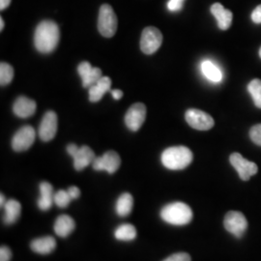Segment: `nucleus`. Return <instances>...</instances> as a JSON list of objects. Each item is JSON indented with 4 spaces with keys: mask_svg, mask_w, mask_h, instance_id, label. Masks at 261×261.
Wrapping results in <instances>:
<instances>
[{
    "mask_svg": "<svg viewBox=\"0 0 261 261\" xmlns=\"http://www.w3.org/2000/svg\"><path fill=\"white\" fill-rule=\"evenodd\" d=\"M60 39L59 28L55 21L43 20L38 24L34 35V44L38 51L49 54L56 49Z\"/></svg>",
    "mask_w": 261,
    "mask_h": 261,
    "instance_id": "nucleus-1",
    "label": "nucleus"
},
{
    "mask_svg": "<svg viewBox=\"0 0 261 261\" xmlns=\"http://www.w3.org/2000/svg\"><path fill=\"white\" fill-rule=\"evenodd\" d=\"M193 153L186 146H173L162 153L161 161L165 168L171 170L186 168L193 162Z\"/></svg>",
    "mask_w": 261,
    "mask_h": 261,
    "instance_id": "nucleus-2",
    "label": "nucleus"
},
{
    "mask_svg": "<svg viewBox=\"0 0 261 261\" xmlns=\"http://www.w3.org/2000/svg\"><path fill=\"white\" fill-rule=\"evenodd\" d=\"M160 216L164 222L180 226L191 223L193 220V211L184 202H173L163 207Z\"/></svg>",
    "mask_w": 261,
    "mask_h": 261,
    "instance_id": "nucleus-3",
    "label": "nucleus"
},
{
    "mask_svg": "<svg viewBox=\"0 0 261 261\" xmlns=\"http://www.w3.org/2000/svg\"><path fill=\"white\" fill-rule=\"evenodd\" d=\"M98 29L103 37L112 38L117 30V17L109 4H103L100 8Z\"/></svg>",
    "mask_w": 261,
    "mask_h": 261,
    "instance_id": "nucleus-4",
    "label": "nucleus"
},
{
    "mask_svg": "<svg viewBox=\"0 0 261 261\" xmlns=\"http://www.w3.org/2000/svg\"><path fill=\"white\" fill-rule=\"evenodd\" d=\"M163 43V35L158 28L148 27L144 28L140 38V48L145 55H153Z\"/></svg>",
    "mask_w": 261,
    "mask_h": 261,
    "instance_id": "nucleus-5",
    "label": "nucleus"
},
{
    "mask_svg": "<svg viewBox=\"0 0 261 261\" xmlns=\"http://www.w3.org/2000/svg\"><path fill=\"white\" fill-rule=\"evenodd\" d=\"M67 152L74 159V167L79 171L92 164L96 158L93 150L86 145L77 147L74 143H71L67 146Z\"/></svg>",
    "mask_w": 261,
    "mask_h": 261,
    "instance_id": "nucleus-6",
    "label": "nucleus"
},
{
    "mask_svg": "<svg viewBox=\"0 0 261 261\" xmlns=\"http://www.w3.org/2000/svg\"><path fill=\"white\" fill-rule=\"evenodd\" d=\"M224 225L229 233L237 238H241L247 230L248 222L241 212L230 211L224 217Z\"/></svg>",
    "mask_w": 261,
    "mask_h": 261,
    "instance_id": "nucleus-7",
    "label": "nucleus"
},
{
    "mask_svg": "<svg viewBox=\"0 0 261 261\" xmlns=\"http://www.w3.org/2000/svg\"><path fill=\"white\" fill-rule=\"evenodd\" d=\"M186 121L192 128L199 130H208L213 128L215 125L214 119L208 113L192 109L187 111L185 114Z\"/></svg>",
    "mask_w": 261,
    "mask_h": 261,
    "instance_id": "nucleus-8",
    "label": "nucleus"
},
{
    "mask_svg": "<svg viewBox=\"0 0 261 261\" xmlns=\"http://www.w3.org/2000/svg\"><path fill=\"white\" fill-rule=\"evenodd\" d=\"M229 161L243 181L250 180V178L256 174L258 170L256 164L248 161L239 153H232L229 157Z\"/></svg>",
    "mask_w": 261,
    "mask_h": 261,
    "instance_id": "nucleus-9",
    "label": "nucleus"
},
{
    "mask_svg": "<svg viewBox=\"0 0 261 261\" xmlns=\"http://www.w3.org/2000/svg\"><path fill=\"white\" fill-rule=\"evenodd\" d=\"M121 165V159L115 151H108L101 157H96L92 163L95 170H105L112 174L118 170Z\"/></svg>",
    "mask_w": 261,
    "mask_h": 261,
    "instance_id": "nucleus-10",
    "label": "nucleus"
},
{
    "mask_svg": "<svg viewBox=\"0 0 261 261\" xmlns=\"http://www.w3.org/2000/svg\"><path fill=\"white\" fill-rule=\"evenodd\" d=\"M35 130L31 126L20 128L13 137L12 147L16 152H22L29 149L35 141Z\"/></svg>",
    "mask_w": 261,
    "mask_h": 261,
    "instance_id": "nucleus-11",
    "label": "nucleus"
},
{
    "mask_svg": "<svg viewBox=\"0 0 261 261\" xmlns=\"http://www.w3.org/2000/svg\"><path fill=\"white\" fill-rule=\"evenodd\" d=\"M146 118V107L142 103H134L125 115L126 126L133 132H137L143 125Z\"/></svg>",
    "mask_w": 261,
    "mask_h": 261,
    "instance_id": "nucleus-12",
    "label": "nucleus"
},
{
    "mask_svg": "<svg viewBox=\"0 0 261 261\" xmlns=\"http://www.w3.org/2000/svg\"><path fill=\"white\" fill-rule=\"evenodd\" d=\"M57 126L58 120L56 112L53 111L47 112L44 115L39 127V137L41 140L47 142L54 140L57 133Z\"/></svg>",
    "mask_w": 261,
    "mask_h": 261,
    "instance_id": "nucleus-13",
    "label": "nucleus"
},
{
    "mask_svg": "<svg viewBox=\"0 0 261 261\" xmlns=\"http://www.w3.org/2000/svg\"><path fill=\"white\" fill-rule=\"evenodd\" d=\"M36 102L24 96L19 97L13 106V111L15 114L20 118H28L32 116L36 112Z\"/></svg>",
    "mask_w": 261,
    "mask_h": 261,
    "instance_id": "nucleus-14",
    "label": "nucleus"
},
{
    "mask_svg": "<svg viewBox=\"0 0 261 261\" xmlns=\"http://www.w3.org/2000/svg\"><path fill=\"white\" fill-rule=\"evenodd\" d=\"M211 13L217 19L220 29L227 30L230 28L233 18V14L230 10L225 9L221 3H214L211 6Z\"/></svg>",
    "mask_w": 261,
    "mask_h": 261,
    "instance_id": "nucleus-15",
    "label": "nucleus"
},
{
    "mask_svg": "<svg viewBox=\"0 0 261 261\" xmlns=\"http://www.w3.org/2000/svg\"><path fill=\"white\" fill-rule=\"evenodd\" d=\"M75 224L74 219L69 215H60L56 219L54 229L57 236L66 238L75 230Z\"/></svg>",
    "mask_w": 261,
    "mask_h": 261,
    "instance_id": "nucleus-16",
    "label": "nucleus"
},
{
    "mask_svg": "<svg viewBox=\"0 0 261 261\" xmlns=\"http://www.w3.org/2000/svg\"><path fill=\"white\" fill-rule=\"evenodd\" d=\"M40 194L41 196L38 198L37 205L40 210L47 211L51 208L54 201V188L48 182H42L40 184Z\"/></svg>",
    "mask_w": 261,
    "mask_h": 261,
    "instance_id": "nucleus-17",
    "label": "nucleus"
},
{
    "mask_svg": "<svg viewBox=\"0 0 261 261\" xmlns=\"http://www.w3.org/2000/svg\"><path fill=\"white\" fill-rule=\"evenodd\" d=\"M30 248L33 252H37L39 254H48L56 250V239L51 236L40 237L31 242Z\"/></svg>",
    "mask_w": 261,
    "mask_h": 261,
    "instance_id": "nucleus-18",
    "label": "nucleus"
},
{
    "mask_svg": "<svg viewBox=\"0 0 261 261\" xmlns=\"http://www.w3.org/2000/svg\"><path fill=\"white\" fill-rule=\"evenodd\" d=\"M4 217L3 221L6 224H15L20 217L21 205L16 199H9L4 205Z\"/></svg>",
    "mask_w": 261,
    "mask_h": 261,
    "instance_id": "nucleus-19",
    "label": "nucleus"
},
{
    "mask_svg": "<svg viewBox=\"0 0 261 261\" xmlns=\"http://www.w3.org/2000/svg\"><path fill=\"white\" fill-rule=\"evenodd\" d=\"M134 206V198L129 193H124L118 197L115 205L116 214L120 217H127L130 214Z\"/></svg>",
    "mask_w": 261,
    "mask_h": 261,
    "instance_id": "nucleus-20",
    "label": "nucleus"
},
{
    "mask_svg": "<svg viewBox=\"0 0 261 261\" xmlns=\"http://www.w3.org/2000/svg\"><path fill=\"white\" fill-rule=\"evenodd\" d=\"M114 237L119 241H133L137 237V228L133 224H121L115 229Z\"/></svg>",
    "mask_w": 261,
    "mask_h": 261,
    "instance_id": "nucleus-21",
    "label": "nucleus"
},
{
    "mask_svg": "<svg viewBox=\"0 0 261 261\" xmlns=\"http://www.w3.org/2000/svg\"><path fill=\"white\" fill-rule=\"evenodd\" d=\"M201 70L203 75H205L206 77L213 82V83H219L223 80V73L221 72V70L215 65L213 62L206 60L203 61L201 64Z\"/></svg>",
    "mask_w": 261,
    "mask_h": 261,
    "instance_id": "nucleus-22",
    "label": "nucleus"
},
{
    "mask_svg": "<svg viewBox=\"0 0 261 261\" xmlns=\"http://www.w3.org/2000/svg\"><path fill=\"white\" fill-rule=\"evenodd\" d=\"M248 90L252 95L254 105L261 109V81L260 80H252V82L248 85Z\"/></svg>",
    "mask_w": 261,
    "mask_h": 261,
    "instance_id": "nucleus-23",
    "label": "nucleus"
},
{
    "mask_svg": "<svg viewBox=\"0 0 261 261\" xmlns=\"http://www.w3.org/2000/svg\"><path fill=\"white\" fill-rule=\"evenodd\" d=\"M14 77V69L13 67L5 63V62H1L0 64V84L2 86L9 84Z\"/></svg>",
    "mask_w": 261,
    "mask_h": 261,
    "instance_id": "nucleus-24",
    "label": "nucleus"
},
{
    "mask_svg": "<svg viewBox=\"0 0 261 261\" xmlns=\"http://www.w3.org/2000/svg\"><path fill=\"white\" fill-rule=\"evenodd\" d=\"M102 71L99 68H92L86 75L82 77L84 87H90L98 83V81L102 77Z\"/></svg>",
    "mask_w": 261,
    "mask_h": 261,
    "instance_id": "nucleus-25",
    "label": "nucleus"
},
{
    "mask_svg": "<svg viewBox=\"0 0 261 261\" xmlns=\"http://www.w3.org/2000/svg\"><path fill=\"white\" fill-rule=\"evenodd\" d=\"M72 200L73 199L71 198L68 191H64V190H59L58 192H56L55 196H54L55 204L58 206V207H60V208L68 207Z\"/></svg>",
    "mask_w": 261,
    "mask_h": 261,
    "instance_id": "nucleus-26",
    "label": "nucleus"
},
{
    "mask_svg": "<svg viewBox=\"0 0 261 261\" xmlns=\"http://www.w3.org/2000/svg\"><path fill=\"white\" fill-rule=\"evenodd\" d=\"M103 94L105 92L97 84H94L89 87V100L92 103L99 102L103 98Z\"/></svg>",
    "mask_w": 261,
    "mask_h": 261,
    "instance_id": "nucleus-27",
    "label": "nucleus"
},
{
    "mask_svg": "<svg viewBox=\"0 0 261 261\" xmlns=\"http://www.w3.org/2000/svg\"><path fill=\"white\" fill-rule=\"evenodd\" d=\"M250 138L255 144L261 146V124L252 127L250 130Z\"/></svg>",
    "mask_w": 261,
    "mask_h": 261,
    "instance_id": "nucleus-28",
    "label": "nucleus"
},
{
    "mask_svg": "<svg viewBox=\"0 0 261 261\" xmlns=\"http://www.w3.org/2000/svg\"><path fill=\"white\" fill-rule=\"evenodd\" d=\"M163 261H192V258L190 254L187 252H177V253L171 254L170 256H168V258Z\"/></svg>",
    "mask_w": 261,
    "mask_h": 261,
    "instance_id": "nucleus-29",
    "label": "nucleus"
},
{
    "mask_svg": "<svg viewBox=\"0 0 261 261\" xmlns=\"http://www.w3.org/2000/svg\"><path fill=\"white\" fill-rule=\"evenodd\" d=\"M185 0H169L168 3V9L171 12L180 11L183 8V3Z\"/></svg>",
    "mask_w": 261,
    "mask_h": 261,
    "instance_id": "nucleus-30",
    "label": "nucleus"
},
{
    "mask_svg": "<svg viewBox=\"0 0 261 261\" xmlns=\"http://www.w3.org/2000/svg\"><path fill=\"white\" fill-rule=\"evenodd\" d=\"M12 257V252L7 246L0 248V261H10Z\"/></svg>",
    "mask_w": 261,
    "mask_h": 261,
    "instance_id": "nucleus-31",
    "label": "nucleus"
},
{
    "mask_svg": "<svg viewBox=\"0 0 261 261\" xmlns=\"http://www.w3.org/2000/svg\"><path fill=\"white\" fill-rule=\"evenodd\" d=\"M252 19L254 23H261V5L252 11Z\"/></svg>",
    "mask_w": 261,
    "mask_h": 261,
    "instance_id": "nucleus-32",
    "label": "nucleus"
},
{
    "mask_svg": "<svg viewBox=\"0 0 261 261\" xmlns=\"http://www.w3.org/2000/svg\"><path fill=\"white\" fill-rule=\"evenodd\" d=\"M67 191H68V193H69V195H70L72 199H76L77 197H80V196H81V191L77 187H70Z\"/></svg>",
    "mask_w": 261,
    "mask_h": 261,
    "instance_id": "nucleus-33",
    "label": "nucleus"
},
{
    "mask_svg": "<svg viewBox=\"0 0 261 261\" xmlns=\"http://www.w3.org/2000/svg\"><path fill=\"white\" fill-rule=\"evenodd\" d=\"M111 93H112V97L115 99V100H120L123 96V92L119 89H114V90H111Z\"/></svg>",
    "mask_w": 261,
    "mask_h": 261,
    "instance_id": "nucleus-34",
    "label": "nucleus"
},
{
    "mask_svg": "<svg viewBox=\"0 0 261 261\" xmlns=\"http://www.w3.org/2000/svg\"><path fill=\"white\" fill-rule=\"evenodd\" d=\"M11 3V0H0V9H6Z\"/></svg>",
    "mask_w": 261,
    "mask_h": 261,
    "instance_id": "nucleus-35",
    "label": "nucleus"
},
{
    "mask_svg": "<svg viewBox=\"0 0 261 261\" xmlns=\"http://www.w3.org/2000/svg\"><path fill=\"white\" fill-rule=\"evenodd\" d=\"M6 201H7V200H6V198H5V196H4L3 194H1V196H0V205H1V207H4Z\"/></svg>",
    "mask_w": 261,
    "mask_h": 261,
    "instance_id": "nucleus-36",
    "label": "nucleus"
},
{
    "mask_svg": "<svg viewBox=\"0 0 261 261\" xmlns=\"http://www.w3.org/2000/svg\"><path fill=\"white\" fill-rule=\"evenodd\" d=\"M0 30L2 31L3 30V28H4V20H3V19L2 18H0Z\"/></svg>",
    "mask_w": 261,
    "mask_h": 261,
    "instance_id": "nucleus-37",
    "label": "nucleus"
},
{
    "mask_svg": "<svg viewBox=\"0 0 261 261\" xmlns=\"http://www.w3.org/2000/svg\"><path fill=\"white\" fill-rule=\"evenodd\" d=\"M259 56H260V58H261V47H260V49H259Z\"/></svg>",
    "mask_w": 261,
    "mask_h": 261,
    "instance_id": "nucleus-38",
    "label": "nucleus"
}]
</instances>
